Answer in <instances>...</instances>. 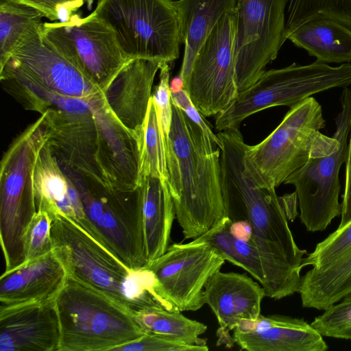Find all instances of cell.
I'll return each mask as SVG.
<instances>
[{"instance_id": "obj_1", "label": "cell", "mask_w": 351, "mask_h": 351, "mask_svg": "<svg viewBox=\"0 0 351 351\" xmlns=\"http://www.w3.org/2000/svg\"><path fill=\"white\" fill-rule=\"evenodd\" d=\"M165 141L167 186L184 239H196L226 217L221 187L220 149L172 104Z\"/></svg>"}, {"instance_id": "obj_2", "label": "cell", "mask_w": 351, "mask_h": 351, "mask_svg": "<svg viewBox=\"0 0 351 351\" xmlns=\"http://www.w3.org/2000/svg\"><path fill=\"white\" fill-rule=\"evenodd\" d=\"M217 135L221 143V187L226 217L250 223L253 230L251 241L265 269L302 266L307 252L294 240L283 197L277 195L276 189L257 186L245 172L247 145L239 129L219 131Z\"/></svg>"}, {"instance_id": "obj_3", "label": "cell", "mask_w": 351, "mask_h": 351, "mask_svg": "<svg viewBox=\"0 0 351 351\" xmlns=\"http://www.w3.org/2000/svg\"><path fill=\"white\" fill-rule=\"evenodd\" d=\"M50 217L53 250L69 276L106 295L134 315L154 307L178 311L164 296L149 269L128 267L63 214L56 213Z\"/></svg>"}, {"instance_id": "obj_4", "label": "cell", "mask_w": 351, "mask_h": 351, "mask_svg": "<svg viewBox=\"0 0 351 351\" xmlns=\"http://www.w3.org/2000/svg\"><path fill=\"white\" fill-rule=\"evenodd\" d=\"M325 123L322 107L313 97L291 107L269 136L255 145H247L245 173L257 186L276 189L311 158L337 147L336 137L320 132Z\"/></svg>"}, {"instance_id": "obj_5", "label": "cell", "mask_w": 351, "mask_h": 351, "mask_svg": "<svg viewBox=\"0 0 351 351\" xmlns=\"http://www.w3.org/2000/svg\"><path fill=\"white\" fill-rule=\"evenodd\" d=\"M55 300L60 351H114L145 333L128 309L71 276Z\"/></svg>"}, {"instance_id": "obj_6", "label": "cell", "mask_w": 351, "mask_h": 351, "mask_svg": "<svg viewBox=\"0 0 351 351\" xmlns=\"http://www.w3.org/2000/svg\"><path fill=\"white\" fill-rule=\"evenodd\" d=\"M48 138L45 114L10 144L0 169V239L5 271L25 261V232L37 212L34 189L36 162Z\"/></svg>"}, {"instance_id": "obj_7", "label": "cell", "mask_w": 351, "mask_h": 351, "mask_svg": "<svg viewBox=\"0 0 351 351\" xmlns=\"http://www.w3.org/2000/svg\"><path fill=\"white\" fill-rule=\"evenodd\" d=\"M68 175L79 192L82 215L77 223L132 269L146 265L141 197L108 189L73 169Z\"/></svg>"}, {"instance_id": "obj_8", "label": "cell", "mask_w": 351, "mask_h": 351, "mask_svg": "<svg viewBox=\"0 0 351 351\" xmlns=\"http://www.w3.org/2000/svg\"><path fill=\"white\" fill-rule=\"evenodd\" d=\"M351 84V64L332 66L316 60L306 65L265 71L246 90L238 93L231 104L215 116L219 131L239 129L247 117L278 106H294L313 95Z\"/></svg>"}, {"instance_id": "obj_9", "label": "cell", "mask_w": 351, "mask_h": 351, "mask_svg": "<svg viewBox=\"0 0 351 351\" xmlns=\"http://www.w3.org/2000/svg\"><path fill=\"white\" fill-rule=\"evenodd\" d=\"M94 12L113 29L128 60L163 64L178 58L181 28L174 1L99 0Z\"/></svg>"}, {"instance_id": "obj_10", "label": "cell", "mask_w": 351, "mask_h": 351, "mask_svg": "<svg viewBox=\"0 0 351 351\" xmlns=\"http://www.w3.org/2000/svg\"><path fill=\"white\" fill-rule=\"evenodd\" d=\"M341 101L342 109L335 118L336 132L333 135L339 141L337 147L327 155L311 158L284 182L294 186L301 222L310 232L325 230L341 213L339 175L347 158L351 129V90L343 88Z\"/></svg>"}, {"instance_id": "obj_11", "label": "cell", "mask_w": 351, "mask_h": 351, "mask_svg": "<svg viewBox=\"0 0 351 351\" xmlns=\"http://www.w3.org/2000/svg\"><path fill=\"white\" fill-rule=\"evenodd\" d=\"M45 40L103 90L128 60L114 32L93 11L86 17L72 14L66 21L43 23Z\"/></svg>"}, {"instance_id": "obj_12", "label": "cell", "mask_w": 351, "mask_h": 351, "mask_svg": "<svg viewBox=\"0 0 351 351\" xmlns=\"http://www.w3.org/2000/svg\"><path fill=\"white\" fill-rule=\"evenodd\" d=\"M289 0H236L235 74L238 92L252 86L286 40Z\"/></svg>"}, {"instance_id": "obj_13", "label": "cell", "mask_w": 351, "mask_h": 351, "mask_svg": "<svg viewBox=\"0 0 351 351\" xmlns=\"http://www.w3.org/2000/svg\"><path fill=\"white\" fill-rule=\"evenodd\" d=\"M235 10L226 12L199 47L184 89L204 117L225 110L238 94L235 74Z\"/></svg>"}, {"instance_id": "obj_14", "label": "cell", "mask_w": 351, "mask_h": 351, "mask_svg": "<svg viewBox=\"0 0 351 351\" xmlns=\"http://www.w3.org/2000/svg\"><path fill=\"white\" fill-rule=\"evenodd\" d=\"M41 24L31 27L23 36L0 69V77H10L62 97L90 99L100 94L102 90L99 88L45 40Z\"/></svg>"}, {"instance_id": "obj_15", "label": "cell", "mask_w": 351, "mask_h": 351, "mask_svg": "<svg viewBox=\"0 0 351 351\" xmlns=\"http://www.w3.org/2000/svg\"><path fill=\"white\" fill-rule=\"evenodd\" d=\"M225 261L210 245L194 239L170 245L145 267L152 271L163 295L178 311H195L204 304L206 283Z\"/></svg>"}, {"instance_id": "obj_16", "label": "cell", "mask_w": 351, "mask_h": 351, "mask_svg": "<svg viewBox=\"0 0 351 351\" xmlns=\"http://www.w3.org/2000/svg\"><path fill=\"white\" fill-rule=\"evenodd\" d=\"M92 102L99 129L97 162L106 187L134 191L141 182L138 138L114 115L103 92Z\"/></svg>"}, {"instance_id": "obj_17", "label": "cell", "mask_w": 351, "mask_h": 351, "mask_svg": "<svg viewBox=\"0 0 351 351\" xmlns=\"http://www.w3.org/2000/svg\"><path fill=\"white\" fill-rule=\"evenodd\" d=\"M264 289L246 274L235 272L215 273L204 289V300L215 314L219 329L217 346L232 348L230 332L243 319H256L261 315Z\"/></svg>"}, {"instance_id": "obj_18", "label": "cell", "mask_w": 351, "mask_h": 351, "mask_svg": "<svg viewBox=\"0 0 351 351\" xmlns=\"http://www.w3.org/2000/svg\"><path fill=\"white\" fill-rule=\"evenodd\" d=\"M55 300L0 308V350L60 351Z\"/></svg>"}, {"instance_id": "obj_19", "label": "cell", "mask_w": 351, "mask_h": 351, "mask_svg": "<svg viewBox=\"0 0 351 351\" xmlns=\"http://www.w3.org/2000/svg\"><path fill=\"white\" fill-rule=\"evenodd\" d=\"M161 64L146 59H129L102 90L114 115L137 138L152 96L154 77Z\"/></svg>"}, {"instance_id": "obj_20", "label": "cell", "mask_w": 351, "mask_h": 351, "mask_svg": "<svg viewBox=\"0 0 351 351\" xmlns=\"http://www.w3.org/2000/svg\"><path fill=\"white\" fill-rule=\"evenodd\" d=\"M67 271L53 249L4 271L0 278V308L55 299Z\"/></svg>"}, {"instance_id": "obj_21", "label": "cell", "mask_w": 351, "mask_h": 351, "mask_svg": "<svg viewBox=\"0 0 351 351\" xmlns=\"http://www.w3.org/2000/svg\"><path fill=\"white\" fill-rule=\"evenodd\" d=\"M138 188L141 197L147 265L169 247L176 210L167 183L159 178L143 177Z\"/></svg>"}, {"instance_id": "obj_22", "label": "cell", "mask_w": 351, "mask_h": 351, "mask_svg": "<svg viewBox=\"0 0 351 351\" xmlns=\"http://www.w3.org/2000/svg\"><path fill=\"white\" fill-rule=\"evenodd\" d=\"M234 343L247 351H325L328 348L311 324L304 319L278 315L274 326L256 334L233 331Z\"/></svg>"}, {"instance_id": "obj_23", "label": "cell", "mask_w": 351, "mask_h": 351, "mask_svg": "<svg viewBox=\"0 0 351 351\" xmlns=\"http://www.w3.org/2000/svg\"><path fill=\"white\" fill-rule=\"evenodd\" d=\"M180 23L184 53L179 75L185 84L194 58L209 32L236 0H179L174 1Z\"/></svg>"}, {"instance_id": "obj_24", "label": "cell", "mask_w": 351, "mask_h": 351, "mask_svg": "<svg viewBox=\"0 0 351 351\" xmlns=\"http://www.w3.org/2000/svg\"><path fill=\"white\" fill-rule=\"evenodd\" d=\"M287 39L317 61L326 64L351 62V28L335 20L319 18L305 22L291 32Z\"/></svg>"}, {"instance_id": "obj_25", "label": "cell", "mask_w": 351, "mask_h": 351, "mask_svg": "<svg viewBox=\"0 0 351 351\" xmlns=\"http://www.w3.org/2000/svg\"><path fill=\"white\" fill-rule=\"evenodd\" d=\"M34 189L37 210H43L49 216L62 213L68 216L71 206L79 197L77 189L48 143L41 148L34 169Z\"/></svg>"}, {"instance_id": "obj_26", "label": "cell", "mask_w": 351, "mask_h": 351, "mask_svg": "<svg viewBox=\"0 0 351 351\" xmlns=\"http://www.w3.org/2000/svg\"><path fill=\"white\" fill-rule=\"evenodd\" d=\"M351 291V252L302 276L298 293L303 307L325 310Z\"/></svg>"}, {"instance_id": "obj_27", "label": "cell", "mask_w": 351, "mask_h": 351, "mask_svg": "<svg viewBox=\"0 0 351 351\" xmlns=\"http://www.w3.org/2000/svg\"><path fill=\"white\" fill-rule=\"evenodd\" d=\"M232 221L225 217L196 239L210 245L225 261L247 271L263 287L265 278L261 254L251 240L241 241L232 235L229 230Z\"/></svg>"}, {"instance_id": "obj_28", "label": "cell", "mask_w": 351, "mask_h": 351, "mask_svg": "<svg viewBox=\"0 0 351 351\" xmlns=\"http://www.w3.org/2000/svg\"><path fill=\"white\" fill-rule=\"evenodd\" d=\"M135 318L145 333L158 335L189 345L206 346V340L199 336L206 331L207 326L179 311L149 308L138 312Z\"/></svg>"}, {"instance_id": "obj_29", "label": "cell", "mask_w": 351, "mask_h": 351, "mask_svg": "<svg viewBox=\"0 0 351 351\" xmlns=\"http://www.w3.org/2000/svg\"><path fill=\"white\" fill-rule=\"evenodd\" d=\"M44 16L29 6L0 0V69L32 27L42 23Z\"/></svg>"}, {"instance_id": "obj_30", "label": "cell", "mask_w": 351, "mask_h": 351, "mask_svg": "<svg viewBox=\"0 0 351 351\" xmlns=\"http://www.w3.org/2000/svg\"><path fill=\"white\" fill-rule=\"evenodd\" d=\"M138 141L141 180L143 177L152 176L167 183L165 138L158 123L152 98Z\"/></svg>"}, {"instance_id": "obj_31", "label": "cell", "mask_w": 351, "mask_h": 351, "mask_svg": "<svg viewBox=\"0 0 351 351\" xmlns=\"http://www.w3.org/2000/svg\"><path fill=\"white\" fill-rule=\"evenodd\" d=\"M319 18L330 19L351 28V0H289L285 39L302 23Z\"/></svg>"}, {"instance_id": "obj_32", "label": "cell", "mask_w": 351, "mask_h": 351, "mask_svg": "<svg viewBox=\"0 0 351 351\" xmlns=\"http://www.w3.org/2000/svg\"><path fill=\"white\" fill-rule=\"evenodd\" d=\"M316 317L311 326L323 337L351 339V291Z\"/></svg>"}, {"instance_id": "obj_33", "label": "cell", "mask_w": 351, "mask_h": 351, "mask_svg": "<svg viewBox=\"0 0 351 351\" xmlns=\"http://www.w3.org/2000/svg\"><path fill=\"white\" fill-rule=\"evenodd\" d=\"M351 252V221L342 228H337L315 250L303 258L302 265L314 268L326 267Z\"/></svg>"}, {"instance_id": "obj_34", "label": "cell", "mask_w": 351, "mask_h": 351, "mask_svg": "<svg viewBox=\"0 0 351 351\" xmlns=\"http://www.w3.org/2000/svg\"><path fill=\"white\" fill-rule=\"evenodd\" d=\"M51 227V219L48 213L37 210L24 236V261L41 256L53 249Z\"/></svg>"}, {"instance_id": "obj_35", "label": "cell", "mask_w": 351, "mask_h": 351, "mask_svg": "<svg viewBox=\"0 0 351 351\" xmlns=\"http://www.w3.org/2000/svg\"><path fill=\"white\" fill-rule=\"evenodd\" d=\"M159 70V83L155 87L152 98L155 106L160 130L166 141L170 132L173 115L169 64H162Z\"/></svg>"}, {"instance_id": "obj_36", "label": "cell", "mask_w": 351, "mask_h": 351, "mask_svg": "<svg viewBox=\"0 0 351 351\" xmlns=\"http://www.w3.org/2000/svg\"><path fill=\"white\" fill-rule=\"evenodd\" d=\"M206 346L189 345L153 333H145L138 339L114 351H207Z\"/></svg>"}, {"instance_id": "obj_37", "label": "cell", "mask_w": 351, "mask_h": 351, "mask_svg": "<svg viewBox=\"0 0 351 351\" xmlns=\"http://www.w3.org/2000/svg\"><path fill=\"white\" fill-rule=\"evenodd\" d=\"M24 5L40 12L51 21H66L74 11L80 8L84 0H4Z\"/></svg>"}, {"instance_id": "obj_38", "label": "cell", "mask_w": 351, "mask_h": 351, "mask_svg": "<svg viewBox=\"0 0 351 351\" xmlns=\"http://www.w3.org/2000/svg\"><path fill=\"white\" fill-rule=\"evenodd\" d=\"M171 97L172 104L180 108L192 121L199 126L215 145L220 149L221 143L219 138L214 134L208 123L204 119L203 115L194 106L185 89L178 93H171Z\"/></svg>"}, {"instance_id": "obj_39", "label": "cell", "mask_w": 351, "mask_h": 351, "mask_svg": "<svg viewBox=\"0 0 351 351\" xmlns=\"http://www.w3.org/2000/svg\"><path fill=\"white\" fill-rule=\"evenodd\" d=\"M346 161L345 186L341 204V221L338 228H342L351 221V129Z\"/></svg>"}, {"instance_id": "obj_40", "label": "cell", "mask_w": 351, "mask_h": 351, "mask_svg": "<svg viewBox=\"0 0 351 351\" xmlns=\"http://www.w3.org/2000/svg\"><path fill=\"white\" fill-rule=\"evenodd\" d=\"M229 230L234 237L241 241H249L253 235L252 228L245 220L232 221Z\"/></svg>"}, {"instance_id": "obj_41", "label": "cell", "mask_w": 351, "mask_h": 351, "mask_svg": "<svg viewBox=\"0 0 351 351\" xmlns=\"http://www.w3.org/2000/svg\"><path fill=\"white\" fill-rule=\"evenodd\" d=\"M184 89V83L182 78L178 75L175 77L170 84L171 93H178Z\"/></svg>"}]
</instances>
